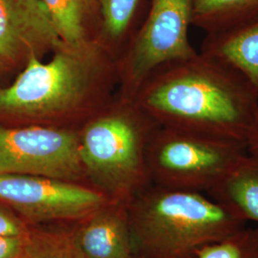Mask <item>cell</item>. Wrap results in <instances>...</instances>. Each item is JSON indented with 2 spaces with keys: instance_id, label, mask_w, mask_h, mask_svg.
Masks as SVG:
<instances>
[{
  "instance_id": "13",
  "label": "cell",
  "mask_w": 258,
  "mask_h": 258,
  "mask_svg": "<svg viewBox=\"0 0 258 258\" xmlns=\"http://www.w3.org/2000/svg\"><path fill=\"white\" fill-rule=\"evenodd\" d=\"M258 19V0H194L191 23L208 34Z\"/></svg>"
},
{
  "instance_id": "1",
  "label": "cell",
  "mask_w": 258,
  "mask_h": 258,
  "mask_svg": "<svg viewBox=\"0 0 258 258\" xmlns=\"http://www.w3.org/2000/svg\"><path fill=\"white\" fill-rule=\"evenodd\" d=\"M144 84L141 106L168 128L247 146L257 114L258 95L229 65L197 52L161 66Z\"/></svg>"
},
{
  "instance_id": "17",
  "label": "cell",
  "mask_w": 258,
  "mask_h": 258,
  "mask_svg": "<svg viewBox=\"0 0 258 258\" xmlns=\"http://www.w3.org/2000/svg\"><path fill=\"white\" fill-rule=\"evenodd\" d=\"M142 0H99L102 28L106 35L121 37L138 12Z\"/></svg>"
},
{
  "instance_id": "18",
  "label": "cell",
  "mask_w": 258,
  "mask_h": 258,
  "mask_svg": "<svg viewBox=\"0 0 258 258\" xmlns=\"http://www.w3.org/2000/svg\"><path fill=\"white\" fill-rule=\"evenodd\" d=\"M27 236H0V258H19Z\"/></svg>"
},
{
  "instance_id": "11",
  "label": "cell",
  "mask_w": 258,
  "mask_h": 258,
  "mask_svg": "<svg viewBox=\"0 0 258 258\" xmlns=\"http://www.w3.org/2000/svg\"><path fill=\"white\" fill-rule=\"evenodd\" d=\"M76 242L83 258H132V232L123 218L114 212L96 214Z\"/></svg>"
},
{
  "instance_id": "6",
  "label": "cell",
  "mask_w": 258,
  "mask_h": 258,
  "mask_svg": "<svg viewBox=\"0 0 258 258\" xmlns=\"http://www.w3.org/2000/svg\"><path fill=\"white\" fill-rule=\"evenodd\" d=\"M80 142L74 133L38 126H0V174L71 180L81 174Z\"/></svg>"
},
{
  "instance_id": "9",
  "label": "cell",
  "mask_w": 258,
  "mask_h": 258,
  "mask_svg": "<svg viewBox=\"0 0 258 258\" xmlns=\"http://www.w3.org/2000/svg\"><path fill=\"white\" fill-rule=\"evenodd\" d=\"M64 46L41 0H0V58Z\"/></svg>"
},
{
  "instance_id": "8",
  "label": "cell",
  "mask_w": 258,
  "mask_h": 258,
  "mask_svg": "<svg viewBox=\"0 0 258 258\" xmlns=\"http://www.w3.org/2000/svg\"><path fill=\"white\" fill-rule=\"evenodd\" d=\"M0 201L34 221L82 217L101 208L102 196L44 176L0 174Z\"/></svg>"
},
{
  "instance_id": "19",
  "label": "cell",
  "mask_w": 258,
  "mask_h": 258,
  "mask_svg": "<svg viewBox=\"0 0 258 258\" xmlns=\"http://www.w3.org/2000/svg\"><path fill=\"white\" fill-rule=\"evenodd\" d=\"M24 226L8 212L0 209V236H27Z\"/></svg>"
},
{
  "instance_id": "15",
  "label": "cell",
  "mask_w": 258,
  "mask_h": 258,
  "mask_svg": "<svg viewBox=\"0 0 258 258\" xmlns=\"http://www.w3.org/2000/svg\"><path fill=\"white\" fill-rule=\"evenodd\" d=\"M190 258H258V227H243L224 239L197 249Z\"/></svg>"
},
{
  "instance_id": "16",
  "label": "cell",
  "mask_w": 258,
  "mask_h": 258,
  "mask_svg": "<svg viewBox=\"0 0 258 258\" xmlns=\"http://www.w3.org/2000/svg\"><path fill=\"white\" fill-rule=\"evenodd\" d=\"M19 258H83L76 238L62 234L37 233L28 235Z\"/></svg>"
},
{
  "instance_id": "10",
  "label": "cell",
  "mask_w": 258,
  "mask_h": 258,
  "mask_svg": "<svg viewBox=\"0 0 258 258\" xmlns=\"http://www.w3.org/2000/svg\"><path fill=\"white\" fill-rule=\"evenodd\" d=\"M200 52L234 69L258 95V19L206 35Z\"/></svg>"
},
{
  "instance_id": "20",
  "label": "cell",
  "mask_w": 258,
  "mask_h": 258,
  "mask_svg": "<svg viewBox=\"0 0 258 258\" xmlns=\"http://www.w3.org/2000/svg\"><path fill=\"white\" fill-rule=\"evenodd\" d=\"M247 149L250 155L258 156V111L253 123V127L247 143Z\"/></svg>"
},
{
  "instance_id": "2",
  "label": "cell",
  "mask_w": 258,
  "mask_h": 258,
  "mask_svg": "<svg viewBox=\"0 0 258 258\" xmlns=\"http://www.w3.org/2000/svg\"><path fill=\"white\" fill-rule=\"evenodd\" d=\"M203 192L168 188L144 196L132 215V237L147 258H190L197 249L246 226Z\"/></svg>"
},
{
  "instance_id": "14",
  "label": "cell",
  "mask_w": 258,
  "mask_h": 258,
  "mask_svg": "<svg viewBox=\"0 0 258 258\" xmlns=\"http://www.w3.org/2000/svg\"><path fill=\"white\" fill-rule=\"evenodd\" d=\"M41 1L49 11L65 45L75 48L84 46L88 25L95 18L101 19L99 0Z\"/></svg>"
},
{
  "instance_id": "5",
  "label": "cell",
  "mask_w": 258,
  "mask_h": 258,
  "mask_svg": "<svg viewBox=\"0 0 258 258\" xmlns=\"http://www.w3.org/2000/svg\"><path fill=\"white\" fill-rule=\"evenodd\" d=\"M145 130L125 117L97 120L84 131L80 143L83 166L109 188H126L145 177Z\"/></svg>"
},
{
  "instance_id": "3",
  "label": "cell",
  "mask_w": 258,
  "mask_h": 258,
  "mask_svg": "<svg viewBox=\"0 0 258 258\" xmlns=\"http://www.w3.org/2000/svg\"><path fill=\"white\" fill-rule=\"evenodd\" d=\"M94 72V57L84 46L65 45L48 62L31 54L13 84L0 89V112L45 116L73 108L87 92Z\"/></svg>"
},
{
  "instance_id": "12",
  "label": "cell",
  "mask_w": 258,
  "mask_h": 258,
  "mask_svg": "<svg viewBox=\"0 0 258 258\" xmlns=\"http://www.w3.org/2000/svg\"><path fill=\"white\" fill-rule=\"evenodd\" d=\"M208 195L243 220L258 224V156L244 157Z\"/></svg>"
},
{
  "instance_id": "7",
  "label": "cell",
  "mask_w": 258,
  "mask_h": 258,
  "mask_svg": "<svg viewBox=\"0 0 258 258\" xmlns=\"http://www.w3.org/2000/svg\"><path fill=\"white\" fill-rule=\"evenodd\" d=\"M194 0H152L133 43L129 78L135 87L163 65L187 58L197 51L188 37Z\"/></svg>"
},
{
  "instance_id": "4",
  "label": "cell",
  "mask_w": 258,
  "mask_h": 258,
  "mask_svg": "<svg viewBox=\"0 0 258 258\" xmlns=\"http://www.w3.org/2000/svg\"><path fill=\"white\" fill-rule=\"evenodd\" d=\"M248 154L242 143L168 128L156 139L150 161L168 188L208 194Z\"/></svg>"
}]
</instances>
